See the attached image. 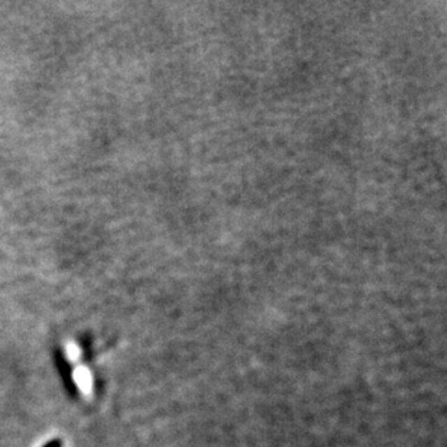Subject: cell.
Here are the masks:
<instances>
[{"label":"cell","instance_id":"obj_1","mask_svg":"<svg viewBox=\"0 0 447 447\" xmlns=\"http://www.w3.org/2000/svg\"><path fill=\"white\" fill-rule=\"evenodd\" d=\"M55 364H57V369L64 381V385H66V390L70 392L71 397H77L78 395V385L74 379L73 368L70 365V362L67 360L66 353H64L61 349H57V352H55Z\"/></svg>","mask_w":447,"mask_h":447},{"label":"cell","instance_id":"obj_2","mask_svg":"<svg viewBox=\"0 0 447 447\" xmlns=\"http://www.w3.org/2000/svg\"><path fill=\"white\" fill-rule=\"evenodd\" d=\"M44 447H62V443H61L59 439H52Z\"/></svg>","mask_w":447,"mask_h":447}]
</instances>
